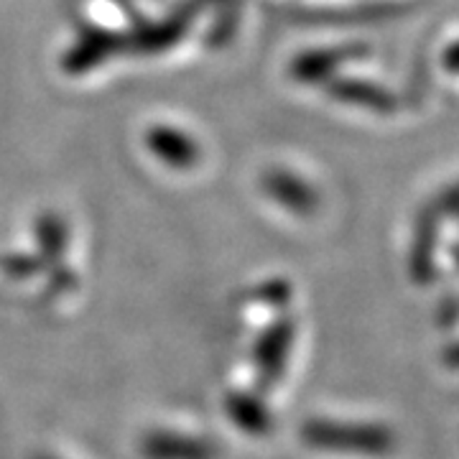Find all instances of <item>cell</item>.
I'll list each match as a JSON object with an SVG mask.
<instances>
[{
    "mask_svg": "<svg viewBox=\"0 0 459 459\" xmlns=\"http://www.w3.org/2000/svg\"><path fill=\"white\" fill-rule=\"evenodd\" d=\"M301 442L322 452H344V455H365L383 457L395 446L394 431L383 424H355V421H334V419H309L301 427Z\"/></svg>",
    "mask_w": 459,
    "mask_h": 459,
    "instance_id": "6da1fadb",
    "label": "cell"
},
{
    "mask_svg": "<svg viewBox=\"0 0 459 459\" xmlns=\"http://www.w3.org/2000/svg\"><path fill=\"white\" fill-rule=\"evenodd\" d=\"M296 340V325L291 316H279L258 334L253 344V370L261 391H268L286 373V362Z\"/></svg>",
    "mask_w": 459,
    "mask_h": 459,
    "instance_id": "7a4b0ae2",
    "label": "cell"
},
{
    "mask_svg": "<svg viewBox=\"0 0 459 459\" xmlns=\"http://www.w3.org/2000/svg\"><path fill=\"white\" fill-rule=\"evenodd\" d=\"M141 455L146 459H220V449L202 437L148 431L141 439Z\"/></svg>",
    "mask_w": 459,
    "mask_h": 459,
    "instance_id": "3957f363",
    "label": "cell"
},
{
    "mask_svg": "<svg viewBox=\"0 0 459 459\" xmlns=\"http://www.w3.org/2000/svg\"><path fill=\"white\" fill-rule=\"evenodd\" d=\"M230 421L250 437H265L273 427V416L255 391H232L225 398Z\"/></svg>",
    "mask_w": 459,
    "mask_h": 459,
    "instance_id": "277c9868",
    "label": "cell"
},
{
    "mask_svg": "<svg viewBox=\"0 0 459 459\" xmlns=\"http://www.w3.org/2000/svg\"><path fill=\"white\" fill-rule=\"evenodd\" d=\"M289 296H291V291H289L286 283H265L261 291L255 294V299L268 304V307H283L289 301Z\"/></svg>",
    "mask_w": 459,
    "mask_h": 459,
    "instance_id": "5b68a950",
    "label": "cell"
},
{
    "mask_svg": "<svg viewBox=\"0 0 459 459\" xmlns=\"http://www.w3.org/2000/svg\"><path fill=\"white\" fill-rule=\"evenodd\" d=\"M3 271L8 276H13V279H29L33 273H39V265L31 258H8L5 265H3Z\"/></svg>",
    "mask_w": 459,
    "mask_h": 459,
    "instance_id": "8992f818",
    "label": "cell"
},
{
    "mask_svg": "<svg viewBox=\"0 0 459 459\" xmlns=\"http://www.w3.org/2000/svg\"><path fill=\"white\" fill-rule=\"evenodd\" d=\"M442 360L446 368H452V370H459V342L457 344H449L446 350H444Z\"/></svg>",
    "mask_w": 459,
    "mask_h": 459,
    "instance_id": "52a82bcc",
    "label": "cell"
},
{
    "mask_svg": "<svg viewBox=\"0 0 459 459\" xmlns=\"http://www.w3.org/2000/svg\"><path fill=\"white\" fill-rule=\"evenodd\" d=\"M36 459H56V457H49V455H39Z\"/></svg>",
    "mask_w": 459,
    "mask_h": 459,
    "instance_id": "ba28073f",
    "label": "cell"
}]
</instances>
